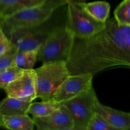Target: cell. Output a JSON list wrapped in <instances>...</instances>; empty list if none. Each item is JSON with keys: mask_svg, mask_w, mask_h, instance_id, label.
I'll return each mask as SVG.
<instances>
[{"mask_svg": "<svg viewBox=\"0 0 130 130\" xmlns=\"http://www.w3.org/2000/svg\"><path fill=\"white\" fill-rule=\"evenodd\" d=\"M54 14L42 24L13 31L9 38L11 43L17 47L19 51L39 48L52 30L61 24L60 17H57Z\"/></svg>", "mask_w": 130, "mask_h": 130, "instance_id": "5b68a950", "label": "cell"}, {"mask_svg": "<svg viewBox=\"0 0 130 130\" xmlns=\"http://www.w3.org/2000/svg\"><path fill=\"white\" fill-rule=\"evenodd\" d=\"M36 74V96L42 100L52 99L55 91L70 74L66 62H44L34 69Z\"/></svg>", "mask_w": 130, "mask_h": 130, "instance_id": "277c9868", "label": "cell"}, {"mask_svg": "<svg viewBox=\"0 0 130 130\" xmlns=\"http://www.w3.org/2000/svg\"><path fill=\"white\" fill-rule=\"evenodd\" d=\"M86 130H117L101 116L95 112L87 125Z\"/></svg>", "mask_w": 130, "mask_h": 130, "instance_id": "ffe728a7", "label": "cell"}, {"mask_svg": "<svg viewBox=\"0 0 130 130\" xmlns=\"http://www.w3.org/2000/svg\"><path fill=\"white\" fill-rule=\"evenodd\" d=\"M38 49L18 51L14 59L13 64L23 70L33 69L38 60Z\"/></svg>", "mask_w": 130, "mask_h": 130, "instance_id": "e0dca14e", "label": "cell"}, {"mask_svg": "<svg viewBox=\"0 0 130 130\" xmlns=\"http://www.w3.org/2000/svg\"><path fill=\"white\" fill-rule=\"evenodd\" d=\"M114 19L119 26L130 25V0H123L117 6Z\"/></svg>", "mask_w": 130, "mask_h": 130, "instance_id": "ac0fdd59", "label": "cell"}, {"mask_svg": "<svg viewBox=\"0 0 130 130\" xmlns=\"http://www.w3.org/2000/svg\"><path fill=\"white\" fill-rule=\"evenodd\" d=\"M4 90L7 96L32 102L36 99L34 69L24 70L21 76L10 82Z\"/></svg>", "mask_w": 130, "mask_h": 130, "instance_id": "9c48e42d", "label": "cell"}, {"mask_svg": "<svg viewBox=\"0 0 130 130\" xmlns=\"http://www.w3.org/2000/svg\"><path fill=\"white\" fill-rule=\"evenodd\" d=\"M95 112L101 116L117 130L130 129V114L104 105L96 96L94 102Z\"/></svg>", "mask_w": 130, "mask_h": 130, "instance_id": "8fae6325", "label": "cell"}, {"mask_svg": "<svg viewBox=\"0 0 130 130\" xmlns=\"http://www.w3.org/2000/svg\"><path fill=\"white\" fill-rule=\"evenodd\" d=\"M24 70L15 64L0 71V89H5L10 82L20 77Z\"/></svg>", "mask_w": 130, "mask_h": 130, "instance_id": "d6986e66", "label": "cell"}, {"mask_svg": "<svg viewBox=\"0 0 130 130\" xmlns=\"http://www.w3.org/2000/svg\"><path fill=\"white\" fill-rule=\"evenodd\" d=\"M12 44L0 26V56L11 48Z\"/></svg>", "mask_w": 130, "mask_h": 130, "instance_id": "7402d4cb", "label": "cell"}, {"mask_svg": "<svg viewBox=\"0 0 130 130\" xmlns=\"http://www.w3.org/2000/svg\"><path fill=\"white\" fill-rule=\"evenodd\" d=\"M60 105V102L53 99L42 100L40 102H31L28 109V114H31L32 117L46 116L55 111Z\"/></svg>", "mask_w": 130, "mask_h": 130, "instance_id": "2e32d148", "label": "cell"}, {"mask_svg": "<svg viewBox=\"0 0 130 130\" xmlns=\"http://www.w3.org/2000/svg\"><path fill=\"white\" fill-rule=\"evenodd\" d=\"M77 4L84 11L98 21L105 22L109 18L110 5L107 1H95L88 3L84 2Z\"/></svg>", "mask_w": 130, "mask_h": 130, "instance_id": "5bb4252c", "label": "cell"}, {"mask_svg": "<svg viewBox=\"0 0 130 130\" xmlns=\"http://www.w3.org/2000/svg\"><path fill=\"white\" fill-rule=\"evenodd\" d=\"M93 76L90 74L69 75L56 90L52 99L61 103L91 88Z\"/></svg>", "mask_w": 130, "mask_h": 130, "instance_id": "ba28073f", "label": "cell"}, {"mask_svg": "<svg viewBox=\"0 0 130 130\" xmlns=\"http://www.w3.org/2000/svg\"><path fill=\"white\" fill-rule=\"evenodd\" d=\"M87 0H69V2L74 3H80L86 2Z\"/></svg>", "mask_w": 130, "mask_h": 130, "instance_id": "603a6c76", "label": "cell"}, {"mask_svg": "<svg viewBox=\"0 0 130 130\" xmlns=\"http://www.w3.org/2000/svg\"><path fill=\"white\" fill-rule=\"evenodd\" d=\"M91 37L74 38L66 61L71 75L90 74L116 67H130V25L119 26L114 18Z\"/></svg>", "mask_w": 130, "mask_h": 130, "instance_id": "6da1fadb", "label": "cell"}, {"mask_svg": "<svg viewBox=\"0 0 130 130\" xmlns=\"http://www.w3.org/2000/svg\"><path fill=\"white\" fill-rule=\"evenodd\" d=\"M44 0H0V21L24 9L40 3Z\"/></svg>", "mask_w": 130, "mask_h": 130, "instance_id": "4fadbf2b", "label": "cell"}, {"mask_svg": "<svg viewBox=\"0 0 130 130\" xmlns=\"http://www.w3.org/2000/svg\"><path fill=\"white\" fill-rule=\"evenodd\" d=\"M96 96L95 90L91 87L61 102L68 109L73 119V130H86L88 122L95 112L94 102Z\"/></svg>", "mask_w": 130, "mask_h": 130, "instance_id": "52a82bcc", "label": "cell"}, {"mask_svg": "<svg viewBox=\"0 0 130 130\" xmlns=\"http://www.w3.org/2000/svg\"><path fill=\"white\" fill-rule=\"evenodd\" d=\"M67 6L64 24L74 38H88L105 29V22L98 21L91 17L77 3L69 2Z\"/></svg>", "mask_w": 130, "mask_h": 130, "instance_id": "8992f818", "label": "cell"}, {"mask_svg": "<svg viewBox=\"0 0 130 130\" xmlns=\"http://www.w3.org/2000/svg\"><path fill=\"white\" fill-rule=\"evenodd\" d=\"M31 102L7 96L0 102V116L27 115Z\"/></svg>", "mask_w": 130, "mask_h": 130, "instance_id": "7c38bea8", "label": "cell"}, {"mask_svg": "<svg viewBox=\"0 0 130 130\" xmlns=\"http://www.w3.org/2000/svg\"><path fill=\"white\" fill-rule=\"evenodd\" d=\"M69 0H44L40 3L17 11L0 21V26L8 38L20 29L30 27L46 21Z\"/></svg>", "mask_w": 130, "mask_h": 130, "instance_id": "7a4b0ae2", "label": "cell"}, {"mask_svg": "<svg viewBox=\"0 0 130 130\" xmlns=\"http://www.w3.org/2000/svg\"><path fill=\"white\" fill-rule=\"evenodd\" d=\"M1 116H0V126H1Z\"/></svg>", "mask_w": 130, "mask_h": 130, "instance_id": "cb8c5ba5", "label": "cell"}, {"mask_svg": "<svg viewBox=\"0 0 130 130\" xmlns=\"http://www.w3.org/2000/svg\"><path fill=\"white\" fill-rule=\"evenodd\" d=\"M1 126L11 130H32L34 123L27 115L1 116Z\"/></svg>", "mask_w": 130, "mask_h": 130, "instance_id": "9a60e30c", "label": "cell"}, {"mask_svg": "<svg viewBox=\"0 0 130 130\" xmlns=\"http://www.w3.org/2000/svg\"><path fill=\"white\" fill-rule=\"evenodd\" d=\"M74 38L64 24L57 25L38 48V59L43 63L57 61L66 62Z\"/></svg>", "mask_w": 130, "mask_h": 130, "instance_id": "3957f363", "label": "cell"}, {"mask_svg": "<svg viewBox=\"0 0 130 130\" xmlns=\"http://www.w3.org/2000/svg\"><path fill=\"white\" fill-rule=\"evenodd\" d=\"M39 130H73L74 121L68 109L63 105L49 115L32 118Z\"/></svg>", "mask_w": 130, "mask_h": 130, "instance_id": "30bf717a", "label": "cell"}, {"mask_svg": "<svg viewBox=\"0 0 130 130\" xmlns=\"http://www.w3.org/2000/svg\"><path fill=\"white\" fill-rule=\"evenodd\" d=\"M18 51L17 47L12 44L11 48L8 51L0 56V71L13 64L14 59Z\"/></svg>", "mask_w": 130, "mask_h": 130, "instance_id": "44dd1931", "label": "cell"}]
</instances>
